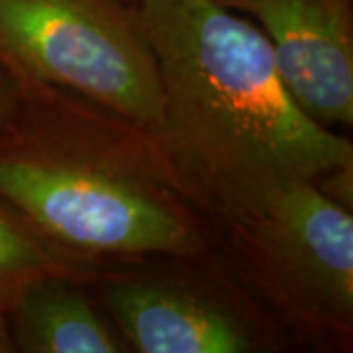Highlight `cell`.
<instances>
[{"label": "cell", "instance_id": "cell-4", "mask_svg": "<svg viewBox=\"0 0 353 353\" xmlns=\"http://www.w3.org/2000/svg\"><path fill=\"white\" fill-rule=\"evenodd\" d=\"M214 204L253 285L301 328L350 334L353 218L316 181L279 176Z\"/></svg>", "mask_w": 353, "mask_h": 353}, {"label": "cell", "instance_id": "cell-3", "mask_svg": "<svg viewBox=\"0 0 353 353\" xmlns=\"http://www.w3.org/2000/svg\"><path fill=\"white\" fill-rule=\"evenodd\" d=\"M126 0H0V63L22 87L73 92L155 138L165 120L161 73Z\"/></svg>", "mask_w": 353, "mask_h": 353}, {"label": "cell", "instance_id": "cell-1", "mask_svg": "<svg viewBox=\"0 0 353 353\" xmlns=\"http://www.w3.org/2000/svg\"><path fill=\"white\" fill-rule=\"evenodd\" d=\"M161 73L155 143L185 190L208 202L279 179L352 173L350 139L296 106L259 26L218 0H136Z\"/></svg>", "mask_w": 353, "mask_h": 353}, {"label": "cell", "instance_id": "cell-6", "mask_svg": "<svg viewBox=\"0 0 353 353\" xmlns=\"http://www.w3.org/2000/svg\"><path fill=\"white\" fill-rule=\"evenodd\" d=\"M114 324L141 353H245L257 350L250 318L201 287L161 275L110 277L101 289Z\"/></svg>", "mask_w": 353, "mask_h": 353}, {"label": "cell", "instance_id": "cell-11", "mask_svg": "<svg viewBox=\"0 0 353 353\" xmlns=\"http://www.w3.org/2000/svg\"><path fill=\"white\" fill-rule=\"evenodd\" d=\"M126 2H130V4H132V2H136V0H126Z\"/></svg>", "mask_w": 353, "mask_h": 353}, {"label": "cell", "instance_id": "cell-8", "mask_svg": "<svg viewBox=\"0 0 353 353\" xmlns=\"http://www.w3.org/2000/svg\"><path fill=\"white\" fill-rule=\"evenodd\" d=\"M87 271L73 257L43 240L22 218L0 202V312L8 314L16 299L41 279H81Z\"/></svg>", "mask_w": 353, "mask_h": 353}, {"label": "cell", "instance_id": "cell-7", "mask_svg": "<svg viewBox=\"0 0 353 353\" xmlns=\"http://www.w3.org/2000/svg\"><path fill=\"white\" fill-rule=\"evenodd\" d=\"M81 279L50 277L16 299L12 340L16 352L118 353L130 347L79 287Z\"/></svg>", "mask_w": 353, "mask_h": 353}, {"label": "cell", "instance_id": "cell-5", "mask_svg": "<svg viewBox=\"0 0 353 353\" xmlns=\"http://www.w3.org/2000/svg\"><path fill=\"white\" fill-rule=\"evenodd\" d=\"M218 2L259 24L283 85L308 118L324 128L352 126V0Z\"/></svg>", "mask_w": 353, "mask_h": 353}, {"label": "cell", "instance_id": "cell-2", "mask_svg": "<svg viewBox=\"0 0 353 353\" xmlns=\"http://www.w3.org/2000/svg\"><path fill=\"white\" fill-rule=\"evenodd\" d=\"M99 124L57 118L0 150V202L69 257H194L199 222L163 153ZM138 132V130H136ZM181 183V181H179Z\"/></svg>", "mask_w": 353, "mask_h": 353}, {"label": "cell", "instance_id": "cell-9", "mask_svg": "<svg viewBox=\"0 0 353 353\" xmlns=\"http://www.w3.org/2000/svg\"><path fill=\"white\" fill-rule=\"evenodd\" d=\"M22 85L16 77L0 63V130L10 124L22 94Z\"/></svg>", "mask_w": 353, "mask_h": 353}, {"label": "cell", "instance_id": "cell-10", "mask_svg": "<svg viewBox=\"0 0 353 353\" xmlns=\"http://www.w3.org/2000/svg\"><path fill=\"white\" fill-rule=\"evenodd\" d=\"M10 352H16V345H14L10 328H8V324H6L4 312H0V353Z\"/></svg>", "mask_w": 353, "mask_h": 353}]
</instances>
